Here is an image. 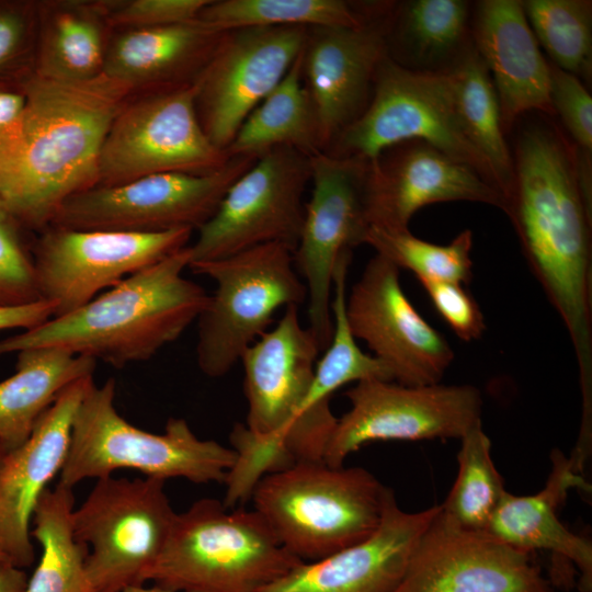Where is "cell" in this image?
<instances>
[{"mask_svg":"<svg viewBox=\"0 0 592 592\" xmlns=\"http://www.w3.org/2000/svg\"><path fill=\"white\" fill-rule=\"evenodd\" d=\"M119 592H173L168 589L161 588L159 585L152 584L150 587H146L145 584L141 585H134L126 588Z\"/></svg>","mask_w":592,"mask_h":592,"instance_id":"cell-46","label":"cell"},{"mask_svg":"<svg viewBox=\"0 0 592 592\" xmlns=\"http://www.w3.org/2000/svg\"><path fill=\"white\" fill-rule=\"evenodd\" d=\"M364 243L394 263L412 272L417 280L455 282L467 285L473 278V232L463 230L448 244H436L413 236L409 229L368 228Z\"/></svg>","mask_w":592,"mask_h":592,"instance_id":"cell-37","label":"cell"},{"mask_svg":"<svg viewBox=\"0 0 592 592\" xmlns=\"http://www.w3.org/2000/svg\"><path fill=\"white\" fill-rule=\"evenodd\" d=\"M470 31L473 45L496 89L504 134L527 112L555 115L549 95V64L521 1H478Z\"/></svg>","mask_w":592,"mask_h":592,"instance_id":"cell-24","label":"cell"},{"mask_svg":"<svg viewBox=\"0 0 592 592\" xmlns=\"http://www.w3.org/2000/svg\"><path fill=\"white\" fill-rule=\"evenodd\" d=\"M473 45L470 4L464 0L394 3L387 30L389 57L421 72L449 70Z\"/></svg>","mask_w":592,"mask_h":592,"instance_id":"cell-29","label":"cell"},{"mask_svg":"<svg viewBox=\"0 0 592 592\" xmlns=\"http://www.w3.org/2000/svg\"><path fill=\"white\" fill-rule=\"evenodd\" d=\"M550 102L572 139L576 169L592 173V98L576 76L549 65Z\"/></svg>","mask_w":592,"mask_h":592,"instance_id":"cell-38","label":"cell"},{"mask_svg":"<svg viewBox=\"0 0 592 592\" xmlns=\"http://www.w3.org/2000/svg\"><path fill=\"white\" fill-rule=\"evenodd\" d=\"M257 159L234 156L225 167L212 173L168 172L113 186L96 185L69 197L50 225L126 232L198 229L214 215L228 189Z\"/></svg>","mask_w":592,"mask_h":592,"instance_id":"cell-12","label":"cell"},{"mask_svg":"<svg viewBox=\"0 0 592 592\" xmlns=\"http://www.w3.org/2000/svg\"><path fill=\"white\" fill-rule=\"evenodd\" d=\"M26 572L12 563H0V592H25Z\"/></svg>","mask_w":592,"mask_h":592,"instance_id":"cell-45","label":"cell"},{"mask_svg":"<svg viewBox=\"0 0 592 592\" xmlns=\"http://www.w3.org/2000/svg\"><path fill=\"white\" fill-rule=\"evenodd\" d=\"M310 173V157L294 148L277 147L260 156L197 229L198 237L190 244V263L272 242L294 251L303 228V196Z\"/></svg>","mask_w":592,"mask_h":592,"instance_id":"cell-14","label":"cell"},{"mask_svg":"<svg viewBox=\"0 0 592 592\" xmlns=\"http://www.w3.org/2000/svg\"><path fill=\"white\" fill-rule=\"evenodd\" d=\"M114 30L149 29L197 20L210 0H105Z\"/></svg>","mask_w":592,"mask_h":592,"instance_id":"cell-41","label":"cell"},{"mask_svg":"<svg viewBox=\"0 0 592 592\" xmlns=\"http://www.w3.org/2000/svg\"><path fill=\"white\" fill-rule=\"evenodd\" d=\"M192 231L126 232L49 225L31 251L39 298L54 305V317L69 314L104 288L189 246Z\"/></svg>","mask_w":592,"mask_h":592,"instance_id":"cell-15","label":"cell"},{"mask_svg":"<svg viewBox=\"0 0 592 592\" xmlns=\"http://www.w3.org/2000/svg\"><path fill=\"white\" fill-rule=\"evenodd\" d=\"M195 82L132 95L114 116L98 162V185L181 172L206 174L229 158L203 130L195 106Z\"/></svg>","mask_w":592,"mask_h":592,"instance_id":"cell-11","label":"cell"},{"mask_svg":"<svg viewBox=\"0 0 592 592\" xmlns=\"http://www.w3.org/2000/svg\"><path fill=\"white\" fill-rule=\"evenodd\" d=\"M96 361L57 348L18 352L15 373L0 382V443L11 452L72 383L93 376Z\"/></svg>","mask_w":592,"mask_h":592,"instance_id":"cell-28","label":"cell"},{"mask_svg":"<svg viewBox=\"0 0 592 592\" xmlns=\"http://www.w3.org/2000/svg\"><path fill=\"white\" fill-rule=\"evenodd\" d=\"M532 32L554 65L591 80L592 2L590 0L521 1Z\"/></svg>","mask_w":592,"mask_h":592,"instance_id":"cell-36","label":"cell"},{"mask_svg":"<svg viewBox=\"0 0 592 592\" xmlns=\"http://www.w3.org/2000/svg\"><path fill=\"white\" fill-rule=\"evenodd\" d=\"M20 116L0 130V196L23 228L43 230L72 195L98 185L109 127L128 90L104 73L83 82L30 71Z\"/></svg>","mask_w":592,"mask_h":592,"instance_id":"cell-2","label":"cell"},{"mask_svg":"<svg viewBox=\"0 0 592 592\" xmlns=\"http://www.w3.org/2000/svg\"><path fill=\"white\" fill-rule=\"evenodd\" d=\"M0 563H12L1 539H0Z\"/></svg>","mask_w":592,"mask_h":592,"instance_id":"cell-47","label":"cell"},{"mask_svg":"<svg viewBox=\"0 0 592 592\" xmlns=\"http://www.w3.org/2000/svg\"><path fill=\"white\" fill-rule=\"evenodd\" d=\"M114 399L113 378L89 387L73 418L60 483L73 488L125 468L164 481L225 482L237 459L232 447L197 437L182 418H170L162 434L144 431L117 412Z\"/></svg>","mask_w":592,"mask_h":592,"instance_id":"cell-7","label":"cell"},{"mask_svg":"<svg viewBox=\"0 0 592 592\" xmlns=\"http://www.w3.org/2000/svg\"><path fill=\"white\" fill-rule=\"evenodd\" d=\"M366 164L327 152L310 157L312 187L293 261L307 288L308 328L319 350H326L332 333L335 264L343 252L364 243L368 230L363 202Z\"/></svg>","mask_w":592,"mask_h":592,"instance_id":"cell-16","label":"cell"},{"mask_svg":"<svg viewBox=\"0 0 592 592\" xmlns=\"http://www.w3.org/2000/svg\"><path fill=\"white\" fill-rule=\"evenodd\" d=\"M37 1L0 0V82L32 71Z\"/></svg>","mask_w":592,"mask_h":592,"instance_id":"cell-40","label":"cell"},{"mask_svg":"<svg viewBox=\"0 0 592 592\" xmlns=\"http://www.w3.org/2000/svg\"><path fill=\"white\" fill-rule=\"evenodd\" d=\"M394 2L375 3L360 26H311L303 49V79L312 99L325 150L366 109L388 55Z\"/></svg>","mask_w":592,"mask_h":592,"instance_id":"cell-21","label":"cell"},{"mask_svg":"<svg viewBox=\"0 0 592 592\" xmlns=\"http://www.w3.org/2000/svg\"><path fill=\"white\" fill-rule=\"evenodd\" d=\"M419 282L439 315L462 341L470 342L482 337L485 317L466 285L431 280Z\"/></svg>","mask_w":592,"mask_h":592,"instance_id":"cell-42","label":"cell"},{"mask_svg":"<svg viewBox=\"0 0 592 592\" xmlns=\"http://www.w3.org/2000/svg\"><path fill=\"white\" fill-rule=\"evenodd\" d=\"M22 226L0 196V307L39 300L32 252Z\"/></svg>","mask_w":592,"mask_h":592,"instance_id":"cell-39","label":"cell"},{"mask_svg":"<svg viewBox=\"0 0 592 592\" xmlns=\"http://www.w3.org/2000/svg\"><path fill=\"white\" fill-rule=\"evenodd\" d=\"M25 96L22 90H11L0 84V130L14 122L22 113Z\"/></svg>","mask_w":592,"mask_h":592,"instance_id":"cell-44","label":"cell"},{"mask_svg":"<svg viewBox=\"0 0 592 592\" xmlns=\"http://www.w3.org/2000/svg\"><path fill=\"white\" fill-rule=\"evenodd\" d=\"M319 346L303 327L298 306L285 307L277 325L242 354L247 424L230 434L237 459L230 469L225 500L247 501L266 474L301 462L323 460L338 418L331 408L306 413Z\"/></svg>","mask_w":592,"mask_h":592,"instance_id":"cell-3","label":"cell"},{"mask_svg":"<svg viewBox=\"0 0 592 592\" xmlns=\"http://www.w3.org/2000/svg\"><path fill=\"white\" fill-rule=\"evenodd\" d=\"M373 4L343 0H210L197 20L219 30L262 26H360Z\"/></svg>","mask_w":592,"mask_h":592,"instance_id":"cell-34","label":"cell"},{"mask_svg":"<svg viewBox=\"0 0 592 592\" xmlns=\"http://www.w3.org/2000/svg\"><path fill=\"white\" fill-rule=\"evenodd\" d=\"M8 451L2 446V444L0 443V473H1V469L3 467V463H4V459L8 455Z\"/></svg>","mask_w":592,"mask_h":592,"instance_id":"cell-48","label":"cell"},{"mask_svg":"<svg viewBox=\"0 0 592 592\" xmlns=\"http://www.w3.org/2000/svg\"><path fill=\"white\" fill-rule=\"evenodd\" d=\"M93 382V376H88L65 388L29 439L4 459L0 473V539L19 568L34 561L30 528L34 509L64 466L75 414Z\"/></svg>","mask_w":592,"mask_h":592,"instance_id":"cell-22","label":"cell"},{"mask_svg":"<svg viewBox=\"0 0 592 592\" xmlns=\"http://www.w3.org/2000/svg\"><path fill=\"white\" fill-rule=\"evenodd\" d=\"M307 30L292 25L224 31L195 81L197 117L214 146L226 151L303 52Z\"/></svg>","mask_w":592,"mask_h":592,"instance_id":"cell-17","label":"cell"},{"mask_svg":"<svg viewBox=\"0 0 592 592\" xmlns=\"http://www.w3.org/2000/svg\"><path fill=\"white\" fill-rule=\"evenodd\" d=\"M391 592H553L531 553L488 531L459 526L441 509Z\"/></svg>","mask_w":592,"mask_h":592,"instance_id":"cell-19","label":"cell"},{"mask_svg":"<svg viewBox=\"0 0 592 592\" xmlns=\"http://www.w3.org/2000/svg\"><path fill=\"white\" fill-rule=\"evenodd\" d=\"M277 147H291L308 157L325 150L317 112L304 84L303 52L274 90L249 114L226 153L259 158Z\"/></svg>","mask_w":592,"mask_h":592,"instance_id":"cell-30","label":"cell"},{"mask_svg":"<svg viewBox=\"0 0 592 592\" xmlns=\"http://www.w3.org/2000/svg\"><path fill=\"white\" fill-rule=\"evenodd\" d=\"M352 250L343 252L333 272L331 316L332 333L326 352L316 363L314 378L305 399L306 413L330 409V396L349 383L369 379L394 382L388 367L357 345L345 310L346 278Z\"/></svg>","mask_w":592,"mask_h":592,"instance_id":"cell-33","label":"cell"},{"mask_svg":"<svg viewBox=\"0 0 592 592\" xmlns=\"http://www.w3.org/2000/svg\"><path fill=\"white\" fill-rule=\"evenodd\" d=\"M224 31L200 20L149 29L114 30L103 73L132 95L196 81Z\"/></svg>","mask_w":592,"mask_h":592,"instance_id":"cell-25","label":"cell"},{"mask_svg":"<svg viewBox=\"0 0 592 592\" xmlns=\"http://www.w3.org/2000/svg\"><path fill=\"white\" fill-rule=\"evenodd\" d=\"M73 503L72 488L60 482L39 497L31 537L41 545L42 555L25 592H88L84 574L88 548L73 534Z\"/></svg>","mask_w":592,"mask_h":592,"instance_id":"cell-31","label":"cell"},{"mask_svg":"<svg viewBox=\"0 0 592 592\" xmlns=\"http://www.w3.org/2000/svg\"><path fill=\"white\" fill-rule=\"evenodd\" d=\"M448 71L453 77L457 107L466 132L490 166L505 204L513 185L514 163L504 137L491 77L474 45Z\"/></svg>","mask_w":592,"mask_h":592,"instance_id":"cell-32","label":"cell"},{"mask_svg":"<svg viewBox=\"0 0 592 592\" xmlns=\"http://www.w3.org/2000/svg\"><path fill=\"white\" fill-rule=\"evenodd\" d=\"M504 213L531 271L569 334L582 409L592 408V204L578 183L573 149L551 124L524 128L512 155Z\"/></svg>","mask_w":592,"mask_h":592,"instance_id":"cell-1","label":"cell"},{"mask_svg":"<svg viewBox=\"0 0 592 592\" xmlns=\"http://www.w3.org/2000/svg\"><path fill=\"white\" fill-rule=\"evenodd\" d=\"M54 312V305L43 299L26 305L0 307V331L35 328L53 318Z\"/></svg>","mask_w":592,"mask_h":592,"instance_id":"cell-43","label":"cell"},{"mask_svg":"<svg viewBox=\"0 0 592 592\" xmlns=\"http://www.w3.org/2000/svg\"><path fill=\"white\" fill-rule=\"evenodd\" d=\"M164 483L149 477L96 479L73 509L75 537L88 548V592H119L146 583L177 514Z\"/></svg>","mask_w":592,"mask_h":592,"instance_id":"cell-10","label":"cell"},{"mask_svg":"<svg viewBox=\"0 0 592 592\" xmlns=\"http://www.w3.org/2000/svg\"><path fill=\"white\" fill-rule=\"evenodd\" d=\"M457 201L505 207L499 190L477 171L424 141L397 144L367 161L363 202L368 228L406 230L420 208Z\"/></svg>","mask_w":592,"mask_h":592,"instance_id":"cell-20","label":"cell"},{"mask_svg":"<svg viewBox=\"0 0 592 592\" xmlns=\"http://www.w3.org/2000/svg\"><path fill=\"white\" fill-rule=\"evenodd\" d=\"M460 441L458 474L441 509L459 526L486 531L506 490L482 423L474 425Z\"/></svg>","mask_w":592,"mask_h":592,"instance_id":"cell-35","label":"cell"},{"mask_svg":"<svg viewBox=\"0 0 592 592\" xmlns=\"http://www.w3.org/2000/svg\"><path fill=\"white\" fill-rule=\"evenodd\" d=\"M551 460L545 487L533 496L505 491L486 531L520 550H549L570 560L588 592L592 585V544L569 531L557 514L570 489H588V485L571 458L555 449Z\"/></svg>","mask_w":592,"mask_h":592,"instance_id":"cell-26","label":"cell"},{"mask_svg":"<svg viewBox=\"0 0 592 592\" xmlns=\"http://www.w3.org/2000/svg\"><path fill=\"white\" fill-rule=\"evenodd\" d=\"M392 494L364 468L317 460L264 475L250 498L282 546L308 562L368 538Z\"/></svg>","mask_w":592,"mask_h":592,"instance_id":"cell-5","label":"cell"},{"mask_svg":"<svg viewBox=\"0 0 592 592\" xmlns=\"http://www.w3.org/2000/svg\"><path fill=\"white\" fill-rule=\"evenodd\" d=\"M440 505L401 510L395 496L377 530L365 540L316 561H301L258 592H391Z\"/></svg>","mask_w":592,"mask_h":592,"instance_id":"cell-23","label":"cell"},{"mask_svg":"<svg viewBox=\"0 0 592 592\" xmlns=\"http://www.w3.org/2000/svg\"><path fill=\"white\" fill-rule=\"evenodd\" d=\"M293 252L272 242L190 263L194 273L208 276L216 286L196 319V361L203 374L213 378L226 375L266 332L277 309L307 299Z\"/></svg>","mask_w":592,"mask_h":592,"instance_id":"cell-8","label":"cell"},{"mask_svg":"<svg viewBox=\"0 0 592 592\" xmlns=\"http://www.w3.org/2000/svg\"><path fill=\"white\" fill-rule=\"evenodd\" d=\"M410 140L424 141L469 166L498 189L490 166L460 118L451 72L410 70L386 55L366 109L323 152L371 161L385 149Z\"/></svg>","mask_w":592,"mask_h":592,"instance_id":"cell-9","label":"cell"},{"mask_svg":"<svg viewBox=\"0 0 592 592\" xmlns=\"http://www.w3.org/2000/svg\"><path fill=\"white\" fill-rule=\"evenodd\" d=\"M350 410L338 418L323 462L345 458L375 441L462 439L481 422L482 397L473 385L406 386L369 379L345 392Z\"/></svg>","mask_w":592,"mask_h":592,"instance_id":"cell-13","label":"cell"},{"mask_svg":"<svg viewBox=\"0 0 592 592\" xmlns=\"http://www.w3.org/2000/svg\"><path fill=\"white\" fill-rule=\"evenodd\" d=\"M300 562L255 510L205 498L175 514L146 582L173 592H258Z\"/></svg>","mask_w":592,"mask_h":592,"instance_id":"cell-6","label":"cell"},{"mask_svg":"<svg viewBox=\"0 0 592 592\" xmlns=\"http://www.w3.org/2000/svg\"><path fill=\"white\" fill-rule=\"evenodd\" d=\"M400 270L375 254L346 294V318L354 337L406 386L440 384L455 354L446 339L418 312L405 294Z\"/></svg>","mask_w":592,"mask_h":592,"instance_id":"cell-18","label":"cell"},{"mask_svg":"<svg viewBox=\"0 0 592 592\" xmlns=\"http://www.w3.org/2000/svg\"><path fill=\"white\" fill-rule=\"evenodd\" d=\"M114 29L105 0L37 1L32 71L60 82H83L103 73Z\"/></svg>","mask_w":592,"mask_h":592,"instance_id":"cell-27","label":"cell"},{"mask_svg":"<svg viewBox=\"0 0 592 592\" xmlns=\"http://www.w3.org/2000/svg\"><path fill=\"white\" fill-rule=\"evenodd\" d=\"M190 246L121 281L80 308L0 341V355L57 348L115 367L147 361L197 319L208 294L183 272Z\"/></svg>","mask_w":592,"mask_h":592,"instance_id":"cell-4","label":"cell"}]
</instances>
